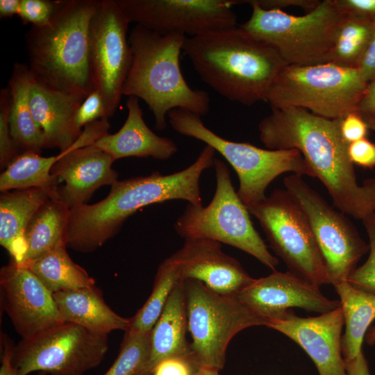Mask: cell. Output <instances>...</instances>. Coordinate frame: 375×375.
I'll return each instance as SVG.
<instances>
[{
    "label": "cell",
    "mask_w": 375,
    "mask_h": 375,
    "mask_svg": "<svg viewBox=\"0 0 375 375\" xmlns=\"http://www.w3.org/2000/svg\"><path fill=\"white\" fill-rule=\"evenodd\" d=\"M344 365L347 375H371L362 351L354 358L344 360Z\"/></svg>",
    "instance_id": "46"
},
{
    "label": "cell",
    "mask_w": 375,
    "mask_h": 375,
    "mask_svg": "<svg viewBox=\"0 0 375 375\" xmlns=\"http://www.w3.org/2000/svg\"><path fill=\"white\" fill-rule=\"evenodd\" d=\"M49 198L47 191L37 188L6 192L0 197V244L17 263H22L26 253L27 226Z\"/></svg>",
    "instance_id": "25"
},
{
    "label": "cell",
    "mask_w": 375,
    "mask_h": 375,
    "mask_svg": "<svg viewBox=\"0 0 375 375\" xmlns=\"http://www.w3.org/2000/svg\"><path fill=\"white\" fill-rule=\"evenodd\" d=\"M375 35V21L344 15L324 63L356 68Z\"/></svg>",
    "instance_id": "31"
},
{
    "label": "cell",
    "mask_w": 375,
    "mask_h": 375,
    "mask_svg": "<svg viewBox=\"0 0 375 375\" xmlns=\"http://www.w3.org/2000/svg\"><path fill=\"white\" fill-rule=\"evenodd\" d=\"M168 259L181 281H200L225 296L237 295L255 279L222 251L221 243L209 239L185 238L182 247Z\"/></svg>",
    "instance_id": "19"
},
{
    "label": "cell",
    "mask_w": 375,
    "mask_h": 375,
    "mask_svg": "<svg viewBox=\"0 0 375 375\" xmlns=\"http://www.w3.org/2000/svg\"><path fill=\"white\" fill-rule=\"evenodd\" d=\"M187 36L160 33L136 24L128 36L132 63L122 94L140 98L155 118V128L167 126V117L174 109L199 115L210 108L207 92L191 88L180 67V55Z\"/></svg>",
    "instance_id": "4"
},
{
    "label": "cell",
    "mask_w": 375,
    "mask_h": 375,
    "mask_svg": "<svg viewBox=\"0 0 375 375\" xmlns=\"http://www.w3.org/2000/svg\"><path fill=\"white\" fill-rule=\"evenodd\" d=\"M251 5L249 19L240 26L273 47L287 65L324 63L344 14L333 0L320 1L301 16L283 10L265 9L255 0L239 1Z\"/></svg>",
    "instance_id": "7"
},
{
    "label": "cell",
    "mask_w": 375,
    "mask_h": 375,
    "mask_svg": "<svg viewBox=\"0 0 375 375\" xmlns=\"http://www.w3.org/2000/svg\"><path fill=\"white\" fill-rule=\"evenodd\" d=\"M58 1L21 0L18 16L24 23L34 26H43L49 23L54 15Z\"/></svg>",
    "instance_id": "36"
},
{
    "label": "cell",
    "mask_w": 375,
    "mask_h": 375,
    "mask_svg": "<svg viewBox=\"0 0 375 375\" xmlns=\"http://www.w3.org/2000/svg\"><path fill=\"white\" fill-rule=\"evenodd\" d=\"M101 118H106L101 95L98 90H93L87 96L78 108L75 116V124L83 131L86 125Z\"/></svg>",
    "instance_id": "37"
},
{
    "label": "cell",
    "mask_w": 375,
    "mask_h": 375,
    "mask_svg": "<svg viewBox=\"0 0 375 375\" xmlns=\"http://www.w3.org/2000/svg\"><path fill=\"white\" fill-rule=\"evenodd\" d=\"M183 281L192 356L200 367L220 371L227 347L236 334L251 326H268L269 322L235 296L217 294L196 280Z\"/></svg>",
    "instance_id": "10"
},
{
    "label": "cell",
    "mask_w": 375,
    "mask_h": 375,
    "mask_svg": "<svg viewBox=\"0 0 375 375\" xmlns=\"http://www.w3.org/2000/svg\"><path fill=\"white\" fill-rule=\"evenodd\" d=\"M66 244L21 263L52 293L95 285V281L69 257Z\"/></svg>",
    "instance_id": "29"
},
{
    "label": "cell",
    "mask_w": 375,
    "mask_h": 375,
    "mask_svg": "<svg viewBox=\"0 0 375 375\" xmlns=\"http://www.w3.org/2000/svg\"><path fill=\"white\" fill-rule=\"evenodd\" d=\"M346 15L375 21V0H333Z\"/></svg>",
    "instance_id": "41"
},
{
    "label": "cell",
    "mask_w": 375,
    "mask_h": 375,
    "mask_svg": "<svg viewBox=\"0 0 375 375\" xmlns=\"http://www.w3.org/2000/svg\"><path fill=\"white\" fill-rule=\"evenodd\" d=\"M108 350V335L63 322L14 347L12 365L18 375H83L98 367Z\"/></svg>",
    "instance_id": "12"
},
{
    "label": "cell",
    "mask_w": 375,
    "mask_h": 375,
    "mask_svg": "<svg viewBox=\"0 0 375 375\" xmlns=\"http://www.w3.org/2000/svg\"><path fill=\"white\" fill-rule=\"evenodd\" d=\"M167 117L175 131L202 141L227 160L238 176L237 193L247 207L263 201L269 185L284 173L314 177L296 149L272 150L228 140L207 128L201 115L183 109L172 110Z\"/></svg>",
    "instance_id": "6"
},
{
    "label": "cell",
    "mask_w": 375,
    "mask_h": 375,
    "mask_svg": "<svg viewBox=\"0 0 375 375\" xmlns=\"http://www.w3.org/2000/svg\"><path fill=\"white\" fill-rule=\"evenodd\" d=\"M200 367L192 356H175L160 362L152 375H195Z\"/></svg>",
    "instance_id": "38"
},
{
    "label": "cell",
    "mask_w": 375,
    "mask_h": 375,
    "mask_svg": "<svg viewBox=\"0 0 375 375\" xmlns=\"http://www.w3.org/2000/svg\"><path fill=\"white\" fill-rule=\"evenodd\" d=\"M356 68L366 83L375 78V35L366 48Z\"/></svg>",
    "instance_id": "42"
},
{
    "label": "cell",
    "mask_w": 375,
    "mask_h": 375,
    "mask_svg": "<svg viewBox=\"0 0 375 375\" xmlns=\"http://www.w3.org/2000/svg\"><path fill=\"white\" fill-rule=\"evenodd\" d=\"M219 372L215 369L201 367L195 375H219Z\"/></svg>",
    "instance_id": "48"
},
{
    "label": "cell",
    "mask_w": 375,
    "mask_h": 375,
    "mask_svg": "<svg viewBox=\"0 0 375 375\" xmlns=\"http://www.w3.org/2000/svg\"><path fill=\"white\" fill-rule=\"evenodd\" d=\"M98 0H59L45 26L26 35L33 76L60 91L85 98L96 90L92 75L90 26Z\"/></svg>",
    "instance_id": "5"
},
{
    "label": "cell",
    "mask_w": 375,
    "mask_h": 375,
    "mask_svg": "<svg viewBox=\"0 0 375 375\" xmlns=\"http://www.w3.org/2000/svg\"><path fill=\"white\" fill-rule=\"evenodd\" d=\"M235 297L253 312L267 319L269 325L285 317L291 308L322 314L340 306L339 300L325 297L319 286L289 271H274L267 276L255 278Z\"/></svg>",
    "instance_id": "18"
},
{
    "label": "cell",
    "mask_w": 375,
    "mask_h": 375,
    "mask_svg": "<svg viewBox=\"0 0 375 375\" xmlns=\"http://www.w3.org/2000/svg\"><path fill=\"white\" fill-rule=\"evenodd\" d=\"M344 325L340 304L331 311L310 317H299L290 310L268 327L299 345L312 359L319 375H347L341 347Z\"/></svg>",
    "instance_id": "20"
},
{
    "label": "cell",
    "mask_w": 375,
    "mask_h": 375,
    "mask_svg": "<svg viewBox=\"0 0 375 375\" xmlns=\"http://www.w3.org/2000/svg\"><path fill=\"white\" fill-rule=\"evenodd\" d=\"M288 271L320 286L330 284L326 265L304 212L285 190L247 207Z\"/></svg>",
    "instance_id": "11"
},
{
    "label": "cell",
    "mask_w": 375,
    "mask_h": 375,
    "mask_svg": "<svg viewBox=\"0 0 375 375\" xmlns=\"http://www.w3.org/2000/svg\"><path fill=\"white\" fill-rule=\"evenodd\" d=\"M334 287L340 297L345 325L342 353L344 360H351L362 351V341L375 319V294L356 288L347 281Z\"/></svg>",
    "instance_id": "27"
},
{
    "label": "cell",
    "mask_w": 375,
    "mask_h": 375,
    "mask_svg": "<svg viewBox=\"0 0 375 375\" xmlns=\"http://www.w3.org/2000/svg\"><path fill=\"white\" fill-rule=\"evenodd\" d=\"M85 97L54 89L33 75L30 103L44 135V149H68L83 131L75 124L76 112Z\"/></svg>",
    "instance_id": "21"
},
{
    "label": "cell",
    "mask_w": 375,
    "mask_h": 375,
    "mask_svg": "<svg viewBox=\"0 0 375 375\" xmlns=\"http://www.w3.org/2000/svg\"><path fill=\"white\" fill-rule=\"evenodd\" d=\"M265 9H278L288 6L300 7L308 12L314 9L320 2L318 0H255Z\"/></svg>",
    "instance_id": "43"
},
{
    "label": "cell",
    "mask_w": 375,
    "mask_h": 375,
    "mask_svg": "<svg viewBox=\"0 0 375 375\" xmlns=\"http://www.w3.org/2000/svg\"><path fill=\"white\" fill-rule=\"evenodd\" d=\"M367 84L357 68L333 63L286 65L267 96L271 108L306 109L336 119L358 111Z\"/></svg>",
    "instance_id": "8"
},
{
    "label": "cell",
    "mask_w": 375,
    "mask_h": 375,
    "mask_svg": "<svg viewBox=\"0 0 375 375\" xmlns=\"http://www.w3.org/2000/svg\"><path fill=\"white\" fill-rule=\"evenodd\" d=\"M32 80L33 74L28 65L14 64L8 81L11 94L9 123L13 141L19 150L39 154L44 149V139L31 108Z\"/></svg>",
    "instance_id": "26"
},
{
    "label": "cell",
    "mask_w": 375,
    "mask_h": 375,
    "mask_svg": "<svg viewBox=\"0 0 375 375\" xmlns=\"http://www.w3.org/2000/svg\"><path fill=\"white\" fill-rule=\"evenodd\" d=\"M60 154L43 157L31 151L17 155L0 175V190L42 188L51 198H57V180L51 171L59 160Z\"/></svg>",
    "instance_id": "30"
},
{
    "label": "cell",
    "mask_w": 375,
    "mask_h": 375,
    "mask_svg": "<svg viewBox=\"0 0 375 375\" xmlns=\"http://www.w3.org/2000/svg\"><path fill=\"white\" fill-rule=\"evenodd\" d=\"M105 133L103 126L94 122L86 125L78 138L60 158L51 174L57 181V198L70 209L86 204L94 192L103 185L118 181V174L112 168L115 161L107 153L92 144Z\"/></svg>",
    "instance_id": "16"
},
{
    "label": "cell",
    "mask_w": 375,
    "mask_h": 375,
    "mask_svg": "<svg viewBox=\"0 0 375 375\" xmlns=\"http://www.w3.org/2000/svg\"><path fill=\"white\" fill-rule=\"evenodd\" d=\"M151 332L125 333L117 358L103 375H133L137 372L148 358Z\"/></svg>",
    "instance_id": "33"
},
{
    "label": "cell",
    "mask_w": 375,
    "mask_h": 375,
    "mask_svg": "<svg viewBox=\"0 0 375 375\" xmlns=\"http://www.w3.org/2000/svg\"><path fill=\"white\" fill-rule=\"evenodd\" d=\"M357 110L364 117L375 119V78L367 84Z\"/></svg>",
    "instance_id": "44"
},
{
    "label": "cell",
    "mask_w": 375,
    "mask_h": 375,
    "mask_svg": "<svg viewBox=\"0 0 375 375\" xmlns=\"http://www.w3.org/2000/svg\"><path fill=\"white\" fill-rule=\"evenodd\" d=\"M369 127L358 111L351 112L340 119L341 135L348 144L366 138Z\"/></svg>",
    "instance_id": "39"
},
{
    "label": "cell",
    "mask_w": 375,
    "mask_h": 375,
    "mask_svg": "<svg viewBox=\"0 0 375 375\" xmlns=\"http://www.w3.org/2000/svg\"><path fill=\"white\" fill-rule=\"evenodd\" d=\"M3 310L22 339L63 323L51 292L25 266L10 259L0 271Z\"/></svg>",
    "instance_id": "17"
},
{
    "label": "cell",
    "mask_w": 375,
    "mask_h": 375,
    "mask_svg": "<svg viewBox=\"0 0 375 375\" xmlns=\"http://www.w3.org/2000/svg\"><path fill=\"white\" fill-rule=\"evenodd\" d=\"M183 51L205 83L224 98L246 106L267 101L287 65L273 47L240 26L186 37Z\"/></svg>",
    "instance_id": "3"
},
{
    "label": "cell",
    "mask_w": 375,
    "mask_h": 375,
    "mask_svg": "<svg viewBox=\"0 0 375 375\" xmlns=\"http://www.w3.org/2000/svg\"><path fill=\"white\" fill-rule=\"evenodd\" d=\"M131 22L194 37L237 26L235 0H115Z\"/></svg>",
    "instance_id": "15"
},
{
    "label": "cell",
    "mask_w": 375,
    "mask_h": 375,
    "mask_svg": "<svg viewBox=\"0 0 375 375\" xmlns=\"http://www.w3.org/2000/svg\"><path fill=\"white\" fill-rule=\"evenodd\" d=\"M271 108L258 126L264 146L299 151L340 211L362 222L374 219L375 178L358 183L340 119L324 118L300 108Z\"/></svg>",
    "instance_id": "1"
},
{
    "label": "cell",
    "mask_w": 375,
    "mask_h": 375,
    "mask_svg": "<svg viewBox=\"0 0 375 375\" xmlns=\"http://www.w3.org/2000/svg\"><path fill=\"white\" fill-rule=\"evenodd\" d=\"M283 184L307 217L330 284L335 286L347 281L359 260L369 251V244L345 214L329 205L302 176L292 174L285 177Z\"/></svg>",
    "instance_id": "13"
},
{
    "label": "cell",
    "mask_w": 375,
    "mask_h": 375,
    "mask_svg": "<svg viewBox=\"0 0 375 375\" xmlns=\"http://www.w3.org/2000/svg\"><path fill=\"white\" fill-rule=\"evenodd\" d=\"M129 24L115 0H98L90 26V62L95 88L101 95L108 119L119 106L131 67Z\"/></svg>",
    "instance_id": "14"
},
{
    "label": "cell",
    "mask_w": 375,
    "mask_h": 375,
    "mask_svg": "<svg viewBox=\"0 0 375 375\" xmlns=\"http://www.w3.org/2000/svg\"><path fill=\"white\" fill-rule=\"evenodd\" d=\"M1 342L3 349L1 356L0 375H18L12 361L15 347L4 335H1Z\"/></svg>",
    "instance_id": "45"
},
{
    "label": "cell",
    "mask_w": 375,
    "mask_h": 375,
    "mask_svg": "<svg viewBox=\"0 0 375 375\" xmlns=\"http://www.w3.org/2000/svg\"><path fill=\"white\" fill-rule=\"evenodd\" d=\"M215 152L206 144L195 161L183 170L118 181L101 201L71 208L66 246L82 253L94 251L114 237L128 217L147 206L174 199L202 206L199 181L204 170L213 166Z\"/></svg>",
    "instance_id": "2"
},
{
    "label": "cell",
    "mask_w": 375,
    "mask_h": 375,
    "mask_svg": "<svg viewBox=\"0 0 375 375\" xmlns=\"http://www.w3.org/2000/svg\"><path fill=\"white\" fill-rule=\"evenodd\" d=\"M364 118L369 128L375 131V119L369 117Z\"/></svg>",
    "instance_id": "50"
},
{
    "label": "cell",
    "mask_w": 375,
    "mask_h": 375,
    "mask_svg": "<svg viewBox=\"0 0 375 375\" xmlns=\"http://www.w3.org/2000/svg\"><path fill=\"white\" fill-rule=\"evenodd\" d=\"M362 223L369 240V256L361 266L353 271L347 281L356 288L375 294V220Z\"/></svg>",
    "instance_id": "34"
},
{
    "label": "cell",
    "mask_w": 375,
    "mask_h": 375,
    "mask_svg": "<svg viewBox=\"0 0 375 375\" xmlns=\"http://www.w3.org/2000/svg\"><path fill=\"white\" fill-rule=\"evenodd\" d=\"M348 155L353 165L365 169L375 167V144L367 138L349 144Z\"/></svg>",
    "instance_id": "40"
},
{
    "label": "cell",
    "mask_w": 375,
    "mask_h": 375,
    "mask_svg": "<svg viewBox=\"0 0 375 375\" xmlns=\"http://www.w3.org/2000/svg\"><path fill=\"white\" fill-rule=\"evenodd\" d=\"M38 375H47V374L44 372H38Z\"/></svg>",
    "instance_id": "51"
},
{
    "label": "cell",
    "mask_w": 375,
    "mask_h": 375,
    "mask_svg": "<svg viewBox=\"0 0 375 375\" xmlns=\"http://www.w3.org/2000/svg\"><path fill=\"white\" fill-rule=\"evenodd\" d=\"M181 281L170 260L167 258L158 267L153 289L146 302L130 318L126 334L149 333L160 317L177 283Z\"/></svg>",
    "instance_id": "32"
},
{
    "label": "cell",
    "mask_w": 375,
    "mask_h": 375,
    "mask_svg": "<svg viewBox=\"0 0 375 375\" xmlns=\"http://www.w3.org/2000/svg\"><path fill=\"white\" fill-rule=\"evenodd\" d=\"M216 189L206 206L188 203L174 223L176 232L185 238H206L238 248L275 271L278 259L268 250L253 227L247 206L233 185L227 165L215 158Z\"/></svg>",
    "instance_id": "9"
},
{
    "label": "cell",
    "mask_w": 375,
    "mask_h": 375,
    "mask_svg": "<svg viewBox=\"0 0 375 375\" xmlns=\"http://www.w3.org/2000/svg\"><path fill=\"white\" fill-rule=\"evenodd\" d=\"M21 0H0V17H10L19 15Z\"/></svg>",
    "instance_id": "47"
},
{
    "label": "cell",
    "mask_w": 375,
    "mask_h": 375,
    "mask_svg": "<svg viewBox=\"0 0 375 375\" xmlns=\"http://www.w3.org/2000/svg\"><path fill=\"white\" fill-rule=\"evenodd\" d=\"M11 106V94L8 87L0 92V167L2 169L8 166L19 153L10 128L9 115Z\"/></svg>",
    "instance_id": "35"
},
{
    "label": "cell",
    "mask_w": 375,
    "mask_h": 375,
    "mask_svg": "<svg viewBox=\"0 0 375 375\" xmlns=\"http://www.w3.org/2000/svg\"><path fill=\"white\" fill-rule=\"evenodd\" d=\"M374 219H375V217H374Z\"/></svg>",
    "instance_id": "52"
},
{
    "label": "cell",
    "mask_w": 375,
    "mask_h": 375,
    "mask_svg": "<svg viewBox=\"0 0 375 375\" xmlns=\"http://www.w3.org/2000/svg\"><path fill=\"white\" fill-rule=\"evenodd\" d=\"M366 342L368 344H375V326L371 327L365 335Z\"/></svg>",
    "instance_id": "49"
},
{
    "label": "cell",
    "mask_w": 375,
    "mask_h": 375,
    "mask_svg": "<svg viewBox=\"0 0 375 375\" xmlns=\"http://www.w3.org/2000/svg\"><path fill=\"white\" fill-rule=\"evenodd\" d=\"M53 296L64 322L74 323L106 335L115 330L126 331L130 325V318L123 317L112 310L95 285L55 292Z\"/></svg>",
    "instance_id": "24"
},
{
    "label": "cell",
    "mask_w": 375,
    "mask_h": 375,
    "mask_svg": "<svg viewBox=\"0 0 375 375\" xmlns=\"http://www.w3.org/2000/svg\"><path fill=\"white\" fill-rule=\"evenodd\" d=\"M69 213L68 206L51 197L39 208L26 230L27 250L24 262L66 244L65 234Z\"/></svg>",
    "instance_id": "28"
},
{
    "label": "cell",
    "mask_w": 375,
    "mask_h": 375,
    "mask_svg": "<svg viewBox=\"0 0 375 375\" xmlns=\"http://www.w3.org/2000/svg\"><path fill=\"white\" fill-rule=\"evenodd\" d=\"M127 118L115 133H107L92 145L108 153L114 160L125 157H151L165 160L178 151L176 143L153 132L143 119L138 98L128 97Z\"/></svg>",
    "instance_id": "22"
},
{
    "label": "cell",
    "mask_w": 375,
    "mask_h": 375,
    "mask_svg": "<svg viewBox=\"0 0 375 375\" xmlns=\"http://www.w3.org/2000/svg\"><path fill=\"white\" fill-rule=\"evenodd\" d=\"M188 319L184 282L174 288L165 308L151 332L148 358L133 375H152L162 361L175 356H192L186 338Z\"/></svg>",
    "instance_id": "23"
}]
</instances>
